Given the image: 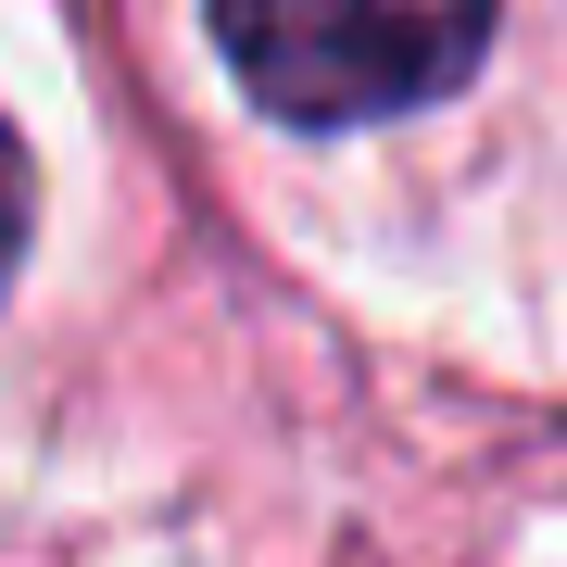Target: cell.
Returning a JSON list of instances; mask_svg holds the SVG:
<instances>
[{
  "label": "cell",
  "mask_w": 567,
  "mask_h": 567,
  "mask_svg": "<svg viewBox=\"0 0 567 567\" xmlns=\"http://www.w3.org/2000/svg\"><path fill=\"white\" fill-rule=\"evenodd\" d=\"M240 89L290 126H379L466 89L492 51V0H203Z\"/></svg>",
  "instance_id": "1"
},
{
  "label": "cell",
  "mask_w": 567,
  "mask_h": 567,
  "mask_svg": "<svg viewBox=\"0 0 567 567\" xmlns=\"http://www.w3.org/2000/svg\"><path fill=\"white\" fill-rule=\"evenodd\" d=\"M13 252H25V140L0 126V278H13Z\"/></svg>",
  "instance_id": "2"
}]
</instances>
